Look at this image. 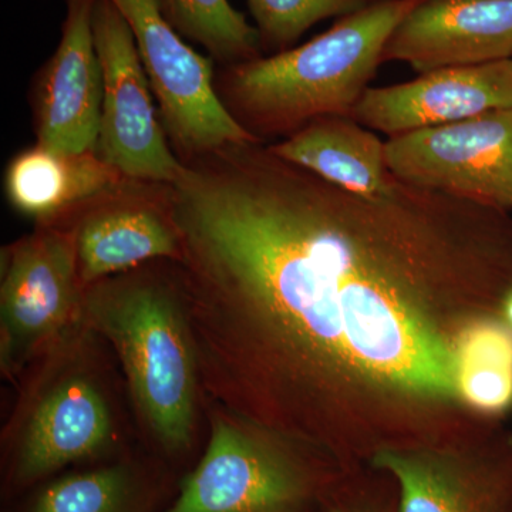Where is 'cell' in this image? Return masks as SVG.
Wrapping results in <instances>:
<instances>
[{"instance_id": "8992f818", "label": "cell", "mask_w": 512, "mask_h": 512, "mask_svg": "<svg viewBox=\"0 0 512 512\" xmlns=\"http://www.w3.org/2000/svg\"><path fill=\"white\" fill-rule=\"evenodd\" d=\"M84 288L72 231L59 221L2 251L0 372L18 382L26 367L82 319Z\"/></svg>"}, {"instance_id": "7402d4cb", "label": "cell", "mask_w": 512, "mask_h": 512, "mask_svg": "<svg viewBox=\"0 0 512 512\" xmlns=\"http://www.w3.org/2000/svg\"><path fill=\"white\" fill-rule=\"evenodd\" d=\"M501 319L512 329V289L505 296L503 306H501Z\"/></svg>"}, {"instance_id": "5b68a950", "label": "cell", "mask_w": 512, "mask_h": 512, "mask_svg": "<svg viewBox=\"0 0 512 512\" xmlns=\"http://www.w3.org/2000/svg\"><path fill=\"white\" fill-rule=\"evenodd\" d=\"M210 440L164 512H316L346 473L335 461L204 400Z\"/></svg>"}, {"instance_id": "44dd1931", "label": "cell", "mask_w": 512, "mask_h": 512, "mask_svg": "<svg viewBox=\"0 0 512 512\" xmlns=\"http://www.w3.org/2000/svg\"><path fill=\"white\" fill-rule=\"evenodd\" d=\"M363 470L365 467L343 474L323 512H399L397 495L389 500L384 497V488L366 484Z\"/></svg>"}, {"instance_id": "9a60e30c", "label": "cell", "mask_w": 512, "mask_h": 512, "mask_svg": "<svg viewBox=\"0 0 512 512\" xmlns=\"http://www.w3.org/2000/svg\"><path fill=\"white\" fill-rule=\"evenodd\" d=\"M124 177L97 151L62 153L36 143L9 161L6 197L20 214L46 224Z\"/></svg>"}, {"instance_id": "2e32d148", "label": "cell", "mask_w": 512, "mask_h": 512, "mask_svg": "<svg viewBox=\"0 0 512 512\" xmlns=\"http://www.w3.org/2000/svg\"><path fill=\"white\" fill-rule=\"evenodd\" d=\"M268 146L289 163L367 197L386 190L394 177L386 163V141L350 116L322 117Z\"/></svg>"}, {"instance_id": "8fae6325", "label": "cell", "mask_w": 512, "mask_h": 512, "mask_svg": "<svg viewBox=\"0 0 512 512\" xmlns=\"http://www.w3.org/2000/svg\"><path fill=\"white\" fill-rule=\"evenodd\" d=\"M55 221L72 231L83 288L150 262L181 258L173 184L124 177Z\"/></svg>"}, {"instance_id": "d6986e66", "label": "cell", "mask_w": 512, "mask_h": 512, "mask_svg": "<svg viewBox=\"0 0 512 512\" xmlns=\"http://www.w3.org/2000/svg\"><path fill=\"white\" fill-rule=\"evenodd\" d=\"M161 6L174 29L204 47L220 67L265 56L258 30L229 0H161Z\"/></svg>"}, {"instance_id": "ffe728a7", "label": "cell", "mask_w": 512, "mask_h": 512, "mask_svg": "<svg viewBox=\"0 0 512 512\" xmlns=\"http://www.w3.org/2000/svg\"><path fill=\"white\" fill-rule=\"evenodd\" d=\"M376 0H247L264 55L298 45L301 37L326 19H339Z\"/></svg>"}, {"instance_id": "ba28073f", "label": "cell", "mask_w": 512, "mask_h": 512, "mask_svg": "<svg viewBox=\"0 0 512 512\" xmlns=\"http://www.w3.org/2000/svg\"><path fill=\"white\" fill-rule=\"evenodd\" d=\"M93 32L104 86L97 154L128 178L173 184L183 161L158 121L133 32L111 0H97Z\"/></svg>"}, {"instance_id": "7a4b0ae2", "label": "cell", "mask_w": 512, "mask_h": 512, "mask_svg": "<svg viewBox=\"0 0 512 512\" xmlns=\"http://www.w3.org/2000/svg\"><path fill=\"white\" fill-rule=\"evenodd\" d=\"M82 315L119 360L147 439L164 456L190 453L204 392L175 262H150L86 286Z\"/></svg>"}, {"instance_id": "e0dca14e", "label": "cell", "mask_w": 512, "mask_h": 512, "mask_svg": "<svg viewBox=\"0 0 512 512\" xmlns=\"http://www.w3.org/2000/svg\"><path fill=\"white\" fill-rule=\"evenodd\" d=\"M456 384L477 416L503 421L512 412V329L501 316L476 320L458 339Z\"/></svg>"}, {"instance_id": "52a82bcc", "label": "cell", "mask_w": 512, "mask_h": 512, "mask_svg": "<svg viewBox=\"0 0 512 512\" xmlns=\"http://www.w3.org/2000/svg\"><path fill=\"white\" fill-rule=\"evenodd\" d=\"M124 16L161 123L180 161L228 144L258 141L239 126L215 90L214 60L195 52L168 22L161 0H111ZM261 143V141H259Z\"/></svg>"}, {"instance_id": "4fadbf2b", "label": "cell", "mask_w": 512, "mask_h": 512, "mask_svg": "<svg viewBox=\"0 0 512 512\" xmlns=\"http://www.w3.org/2000/svg\"><path fill=\"white\" fill-rule=\"evenodd\" d=\"M508 107H512V59L444 67L412 82L369 87L352 117L392 138Z\"/></svg>"}, {"instance_id": "ac0fdd59", "label": "cell", "mask_w": 512, "mask_h": 512, "mask_svg": "<svg viewBox=\"0 0 512 512\" xmlns=\"http://www.w3.org/2000/svg\"><path fill=\"white\" fill-rule=\"evenodd\" d=\"M153 505L143 468L119 460L46 484L26 512H151Z\"/></svg>"}, {"instance_id": "7c38bea8", "label": "cell", "mask_w": 512, "mask_h": 512, "mask_svg": "<svg viewBox=\"0 0 512 512\" xmlns=\"http://www.w3.org/2000/svg\"><path fill=\"white\" fill-rule=\"evenodd\" d=\"M96 3L66 0L59 45L33 87L36 143L62 153L97 150L104 86L93 32Z\"/></svg>"}, {"instance_id": "9c48e42d", "label": "cell", "mask_w": 512, "mask_h": 512, "mask_svg": "<svg viewBox=\"0 0 512 512\" xmlns=\"http://www.w3.org/2000/svg\"><path fill=\"white\" fill-rule=\"evenodd\" d=\"M399 180L512 211V107L389 138Z\"/></svg>"}, {"instance_id": "6da1fadb", "label": "cell", "mask_w": 512, "mask_h": 512, "mask_svg": "<svg viewBox=\"0 0 512 512\" xmlns=\"http://www.w3.org/2000/svg\"><path fill=\"white\" fill-rule=\"evenodd\" d=\"M183 164L175 264L205 400L346 471L498 423L460 399L456 349L512 289L510 211L397 177L356 194L259 141Z\"/></svg>"}, {"instance_id": "30bf717a", "label": "cell", "mask_w": 512, "mask_h": 512, "mask_svg": "<svg viewBox=\"0 0 512 512\" xmlns=\"http://www.w3.org/2000/svg\"><path fill=\"white\" fill-rule=\"evenodd\" d=\"M369 467L392 478L399 512H512V433L504 423L458 443L382 451Z\"/></svg>"}, {"instance_id": "5bb4252c", "label": "cell", "mask_w": 512, "mask_h": 512, "mask_svg": "<svg viewBox=\"0 0 512 512\" xmlns=\"http://www.w3.org/2000/svg\"><path fill=\"white\" fill-rule=\"evenodd\" d=\"M512 59V0H421L384 47L383 63L419 74Z\"/></svg>"}, {"instance_id": "277c9868", "label": "cell", "mask_w": 512, "mask_h": 512, "mask_svg": "<svg viewBox=\"0 0 512 512\" xmlns=\"http://www.w3.org/2000/svg\"><path fill=\"white\" fill-rule=\"evenodd\" d=\"M106 346L82 315L20 375L2 431L10 487L28 488L119 448L123 423Z\"/></svg>"}, {"instance_id": "3957f363", "label": "cell", "mask_w": 512, "mask_h": 512, "mask_svg": "<svg viewBox=\"0 0 512 512\" xmlns=\"http://www.w3.org/2000/svg\"><path fill=\"white\" fill-rule=\"evenodd\" d=\"M421 0H376L303 45L221 66L215 90L239 126L265 143L330 116H350L383 64L394 29Z\"/></svg>"}]
</instances>
